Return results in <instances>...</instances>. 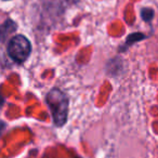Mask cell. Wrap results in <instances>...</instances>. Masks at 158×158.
<instances>
[{
  "instance_id": "cell-2",
  "label": "cell",
  "mask_w": 158,
  "mask_h": 158,
  "mask_svg": "<svg viewBox=\"0 0 158 158\" xmlns=\"http://www.w3.org/2000/svg\"><path fill=\"white\" fill-rule=\"evenodd\" d=\"M31 51V46L29 40L25 36H14L8 44V53L13 61L18 63H23L28 59Z\"/></svg>"
},
{
  "instance_id": "cell-4",
  "label": "cell",
  "mask_w": 158,
  "mask_h": 158,
  "mask_svg": "<svg viewBox=\"0 0 158 158\" xmlns=\"http://www.w3.org/2000/svg\"><path fill=\"white\" fill-rule=\"evenodd\" d=\"M148 38V36H146L145 34L143 33H133V34H130L129 36L127 37V40H126V44L123 46V50H126L127 48L131 47L132 44H134L135 42H139L141 40H144Z\"/></svg>"
},
{
  "instance_id": "cell-7",
  "label": "cell",
  "mask_w": 158,
  "mask_h": 158,
  "mask_svg": "<svg viewBox=\"0 0 158 158\" xmlns=\"http://www.w3.org/2000/svg\"><path fill=\"white\" fill-rule=\"evenodd\" d=\"M3 102H5V99L2 98V95H1V92H0V106H2Z\"/></svg>"
},
{
  "instance_id": "cell-5",
  "label": "cell",
  "mask_w": 158,
  "mask_h": 158,
  "mask_svg": "<svg viewBox=\"0 0 158 158\" xmlns=\"http://www.w3.org/2000/svg\"><path fill=\"white\" fill-rule=\"evenodd\" d=\"M154 16H155V11L152 8H143L141 10V18L144 22L151 23L153 21Z\"/></svg>"
},
{
  "instance_id": "cell-3",
  "label": "cell",
  "mask_w": 158,
  "mask_h": 158,
  "mask_svg": "<svg viewBox=\"0 0 158 158\" xmlns=\"http://www.w3.org/2000/svg\"><path fill=\"white\" fill-rule=\"evenodd\" d=\"M16 31V24L12 20H7L3 24L0 25V41L3 42L7 40L11 34Z\"/></svg>"
},
{
  "instance_id": "cell-6",
  "label": "cell",
  "mask_w": 158,
  "mask_h": 158,
  "mask_svg": "<svg viewBox=\"0 0 158 158\" xmlns=\"http://www.w3.org/2000/svg\"><path fill=\"white\" fill-rule=\"evenodd\" d=\"M3 129H5V123H2L1 121H0V135H1V133H2Z\"/></svg>"
},
{
  "instance_id": "cell-1",
  "label": "cell",
  "mask_w": 158,
  "mask_h": 158,
  "mask_svg": "<svg viewBox=\"0 0 158 158\" xmlns=\"http://www.w3.org/2000/svg\"><path fill=\"white\" fill-rule=\"evenodd\" d=\"M46 102L52 114L54 123L60 127L66 123L68 113V98L59 89H52L46 97Z\"/></svg>"
}]
</instances>
